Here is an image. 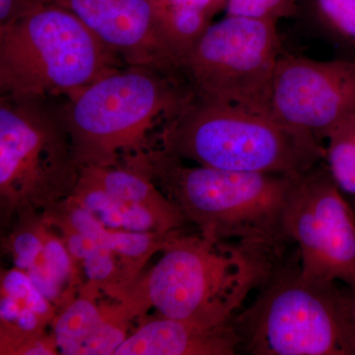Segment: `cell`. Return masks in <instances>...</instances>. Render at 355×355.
<instances>
[{"instance_id":"obj_1","label":"cell","mask_w":355,"mask_h":355,"mask_svg":"<svg viewBox=\"0 0 355 355\" xmlns=\"http://www.w3.org/2000/svg\"><path fill=\"white\" fill-rule=\"evenodd\" d=\"M144 275L102 289L147 312L202 326L231 324L250 294L263 286L284 251L202 234L173 237Z\"/></svg>"},{"instance_id":"obj_2","label":"cell","mask_w":355,"mask_h":355,"mask_svg":"<svg viewBox=\"0 0 355 355\" xmlns=\"http://www.w3.org/2000/svg\"><path fill=\"white\" fill-rule=\"evenodd\" d=\"M121 164L146 175L200 234L282 251V216L294 177L189 166L153 146Z\"/></svg>"},{"instance_id":"obj_3","label":"cell","mask_w":355,"mask_h":355,"mask_svg":"<svg viewBox=\"0 0 355 355\" xmlns=\"http://www.w3.org/2000/svg\"><path fill=\"white\" fill-rule=\"evenodd\" d=\"M155 141L182 160L234 172L297 176L326 156L323 141L272 114L195 95L155 133Z\"/></svg>"},{"instance_id":"obj_4","label":"cell","mask_w":355,"mask_h":355,"mask_svg":"<svg viewBox=\"0 0 355 355\" xmlns=\"http://www.w3.org/2000/svg\"><path fill=\"white\" fill-rule=\"evenodd\" d=\"M183 79L125 65L65 97L64 114L77 162L114 167L153 146L160 130L193 97Z\"/></svg>"},{"instance_id":"obj_5","label":"cell","mask_w":355,"mask_h":355,"mask_svg":"<svg viewBox=\"0 0 355 355\" xmlns=\"http://www.w3.org/2000/svg\"><path fill=\"white\" fill-rule=\"evenodd\" d=\"M125 67L64 7L37 0L0 26L1 96L69 97Z\"/></svg>"},{"instance_id":"obj_6","label":"cell","mask_w":355,"mask_h":355,"mask_svg":"<svg viewBox=\"0 0 355 355\" xmlns=\"http://www.w3.org/2000/svg\"><path fill=\"white\" fill-rule=\"evenodd\" d=\"M233 324L249 354L355 355L345 288L304 279L298 252L275 265Z\"/></svg>"},{"instance_id":"obj_7","label":"cell","mask_w":355,"mask_h":355,"mask_svg":"<svg viewBox=\"0 0 355 355\" xmlns=\"http://www.w3.org/2000/svg\"><path fill=\"white\" fill-rule=\"evenodd\" d=\"M65 97H0L1 209L18 217L53 209L76 190L77 162Z\"/></svg>"},{"instance_id":"obj_8","label":"cell","mask_w":355,"mask_h":355,"mask_svg":"<svg viewBox=\"0 0 355 355\" xmlns=\"http://www.w3.org/2000/svg\"><path fill=\"white\" fill-rule=\"evenodd\" d=\"M277 23L226 16L211 23L189 51L183 76L193 94L272 114L282 53Z\"/></svg>"},{"instance_id":"obj_9","label":"cell","mask_w":355,"mask_h":355,"mask_svg":"<svg viewBox=\"0 0 355 355\" xmlns=\"http://www.w3.org/2000/svg\"><path fill=\"white\" fill-rule=\"evenodd\" d=\"M282 234L296 244L301 275L323 284H355V214L324 160L294 177Z\"/></svg>"},{"instance_id":"obj_10","label":"cell","mask_w":355,"mask_h":355,"mask_svg":"<svg viewBox=\"0 0 355 355\" xmlns=\"http://www.w3.org/2000/svg\"><path fill=\"white\" fill-rule=\"evenodd\" d=\"M270 110L282 123L323 141L355 111V58L316 60L282 53Z\"/></svg>"},{"instance_id":"obj_11","label":"cell","mask_w":355,"mask_h":355,"mask_svg":"<svg viewBox=\"0 0 355 355\" xmlns=\"http://www.w3.org/2000/svg\"><path fill=\"white\" fill-rule=\"evenodd\" d=\"M67 9L121 62L183 79L184 57L166 25L160 0H44Z\"/></svg>"},{"instance_id":"obj_12","label":"cell","mask_w":355,"mask_h":355,"mask_svg":"<svg viewBox=\"0 0 355 355\" xmlns=\"http://www.w3.org/2000/svg\"><path fill=\"white\" fill-rule=\"evenodd\" d=\"M99 291L88 286L55 317L53 338L60 354L110 355L127 340L132 320L141 318L133 303L123 299L98 304ZM108 296V295H107Z\"/></svg>"},{"instance_id":"obj_13","label":"cell","mask_w":355,"mask_h":355,"mask_svg":"<svg viewBox=\"0 0 355 355\" xmlns=\"http://www.w3.org/2000/svg\"><path fill=\"white\" fill-rule=\"evenodd\" d=\"M239 350L233 322L207 327L160 316L140 324L114 355H233Z\"/></svg>"},{"instance_id":"obj_14","label":"cell","mask_w":355,"mask_h":355,"mask_svg":"<svg viewBox=\"0 0 355 355\" xmlns=\"http://www.w3.org/2000/svg\"><path fill=\"white\" fill-rule=\"evenodd\" d=\"M295 18L336 48L355 53V0H299Z\"/></svg>"},{"instance_id":"obj_15","label":"cell","mask_w":355,"mask_h":355,"mask_svg":"<svg viewBox=\"0 0 355 355\" xmlns=\"http://www.w3.org/2000/svg\"><path fill=\"white\" fill-rule=\"evenodd\" d=\"M326 140L324 162L355 214V111L334 128Z\"/></svg>"},{"instance_id":"obj_16","label":"cell","mask_w":355,"mask_h":355,"mask_svg":"<svg viewBox=\"0 0 355 355\" xmlns=\"http://www.w3.org/2000/svg\"><path fill=\"white\" fill-rule=\"evenodd\" d=\"M226 16L277 23L295 17L299 0H222Z\"/></svg>"},{"instance_id":"obj_17","label":"cell","mask_w":355,"mask_h":355,"mask_svg":"<svg viewBox=\"0 0 355 355\" xmlns=\"http://www.w3.org/2000/svg\"><path fill=\"white\" fill-rule=\"evenodd\" d=\"M160 2L164 6L200 11V12L207 14L211 18L224 10V3L222 0H160Z\"/></svg>"},{"instance_id":"obj_18","label":"cell","mask_w":355,"mask_h":355,"mask_svg":"<svg viewBox=\"0 0 355 355\" xmlns=\"http://www.w3.org/2000/svg\"><path fill=\"white\" fill-rule=\"evenodd\" d=\"M37 0H0V26L6 25L25 12Z\"/></svg>"},{"instance_id":"obj_19","label":"cell","mask_w":355,"mask_h":355,"mask_svg":"<svg viewBox=\"0 0 355 355\" xmlns=\"http://www.w3.org/2000/svg\"><path fill=\"white\" fill-rule=\"evenodd\" d=\"M345 291H347V305H349L350 318H352V323H354L355 327V284L345 287Z\"/></svg>"}]
</instances>
